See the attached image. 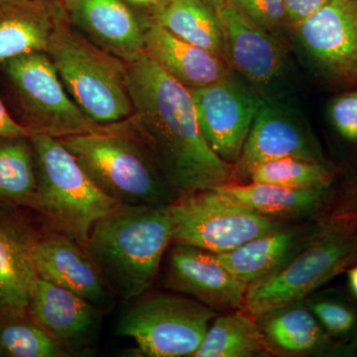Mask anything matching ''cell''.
<instances>
[{"mask_svg": "<svg viewBox=\"0 0 357 357\" xmlns=\"http://www.w3.org/2000/svg\"><path fill=\"white\" fill-rule=\"evenodd\" d=\"M60 140L96 185L119 204L168 206L177 199L131 119Z\"/></svg>", "mask_w": 357, "mask_h": 357, "instance_id": "obj_3", "label": "cell"}, {"mask_svg": "<svg viewBox=\"0 0 357 357\" xmlns=\"http://www.w3.org/2000/svg\"><path fill=\"white\" fill-rule=\"evenodd\" d=\"M69 13L73 25L123 62L144 54L148 16L138 17L123 0H74Z\"/></svg>", "mask_w": 357, "mask_h": 357, "instance_id": "obj_16", "label": "cell"}, {"mask_svg": "<svg viewBox=\"0 0 357 357\" xmlns=\"http://www.w3.org/2000/svg\"><path fill=\"white\" fill-rule=\"evenodd\" d=\"M305 303L331 337L351 335L356 328V312L340 301L319 297Z\"/></svg>", "mask_w": 357, "mask_h": 357, "instance_id": "obj_29", "label": "cell"}, {"mask_svg": "<svg viewBox=\"0 0 357 357\" xmlns=\"http://www.w3.org/2000/svg\"><path fill=\"white\" fill-rule=\"evenodd\" d=\"M351 199H352V203L357 204V184L354 185V189H352Z\"/></svg>", "mask_w": 357, "mask_h": 357, "instance_id": "obj_38", "label": "cell"}, {"mask_svg": "<svg viewBox=\"0 0 357 357\" xmlns=\"http://www.w3.org/2000/svg\"><path fill=\"white\" fill-rule=\"evenodd\" d=\"M30 131L23 124L14 121L0 98V138L30 136Z\"/></svg>", "mask_w": 357, "mask_h": 357, "instance_id": "obj_33", "label": "cell"}, {"mask_svg": "<svg viewBox=\"0 0 357 357\" xmlns=\"http://www.w3.org/2000/svg\"><path fill=\"white\" fill-rule=\"evenodd\" d=\"M69 10L54 0H0V65L35 52L47 53Z\"/></svg>", "mask_w": 357, "mask_h": 357, "instance_id": "obj_18", "label": "cell"}, {"mask_svg": "<svg viewBox=\"0 0 357 357\" xmlns=\"http://www.w3.org/2000/svg\"><path fill=\"white\" fill-rule=\"evenodd\" d=\"M326 0H284L291 30L318 10Z\"/></svg>", "mask_w": 357, "mask_h": 357, "instance_id": "obj_32", "label": "cell"}, {"mask_svg": "<svg viewBox=\"0 0 357 357\" xmlns=\"http://www.w3.org/2000/svg\"><path fill=\"white\" fill-rule=\"evenodd\" d=\"M337 354L347 356H357V333L351 338L349 344L345 345L344 349H338Z\"/></svg>", "mask_w": 357, "mask_h": 357, "instance_id": "obj_35", "label": "cell"}, {"mask_svg": "<svg viewBox=\"0 0 357 357\" xmlns=\"http://www.w3.org/2000/svg\"><path fill=\"white\" fill-rule=\"evenodd\" d=\"M237 10L266 31L280 36L291 29L284 0H227Z\"/></svg>", "mask_w": 357, "mask_h": 357, "instance_id": "obj_30", "label": "cell"}, {"mask_svg": "<svg viewBox=\"0 0 357 357\" xmlns=\"http://www.w3.org/2000/svg\"><path fill=\"white\" fill-rule=\"evenodd\" d=\"M126 1L134 6L150 9V13H152L155 8H157L160 4L163 3L165 0H126Z\"/></svg>", "mask_w": 357, "mask_h": 357, "instance_id": "obj_34", "label": "cell"}, {"mask_svg": "<svg viewBox=\"0 0 357 357\" xmlns=\"http://www.w3.org/2000/svg\"><path fill=\"white\" fill-rule=\"evenodd\" d=\"M126 64L131 121L176 197L234 183V165L206 142L189 89L145 53Z\"/></svg>", "mask_w": 357, "mask_h": 357, "instance_id": "obj_1", "label": "cell"}, {"mask_svg": "<svg viewBox=\"0 0 357 357\" xmlns=\"http://www.w3.org/2000/svg\"><path fill=\"white\" fill-rule=\"evenodd\" d=\"M0 356H3V354H2L1 351H0Z\"/></svg>", "mask_w": 357, "mask_h": 357, "instance_id": "obj_40", "label": "cell"}, {"mask_svg": "<svg viewBox=\"0 0 357 357\" xmlns=\"http://www.w3.org/2000/svg\"><path fill=\"white\" fill-rule=\"evenodd\" d=\"M0 202V317L27 316L30 288L37 277L32 248L37 234Z\"/></svg>", "mask_w": 357, "mask_h": 357, "instance_id": "obj_17", "label": "cell"}, {"mask_svg": "<svg viewBox=\"0 0 357 357\" xmlns=\"http://www.w3.org/2000/svg\"><path fill=\"white\" fill-rule=\"evenodd\" d=\"M314 229L284 225L229 252L215 255L239 280L250 286L283 266L306 243Z\"/></svg>", "mask_w": 357, "mask_h": 357, "instance_id": "obj_22", "label": "cell"}, {"mask_svg": "<svg viewBox=\"0 0 357 357\" xmlns=\"http://www.w3.org/2000/svg\"><path fill=\"white\" fill-rule=\"evenodd\" d=\"M204 1L210 3L211 6L215 7L217 10H220L227 3V0H204Z\"/></svg>", "mask_w": 357, "mask_h": 357, "instance_id": "obj_37", "label": "cell"}, {"mask_svg": "<svg viewBox=\"0 0 357 357\" xmlns=\"http://www.w3.org/2000/svg\"><path fill=\"white\" fill-rule=\"evenodd\" d=\"M147 16L178 38L201 47L227 64L222 20L208 2L165 0Z\"/></svg>", "mask_w": 357, "mask_h": 357, "instance_id": "obj_24", "label": "cell"}, {"mask_svg": "<svg viewBox=\"0 0 357 357\" xmlns=\"http://www.w3.org/2000/svg\"><path fill=\"white\" fill-rule=\"evenodd\" d=\"M292 31L318 69L357 79V0H326Z\"/></svg>", "mask_w": 357, "mask_h": 357, "instance_id": "obj_13", "label": "cell"}, {"mask_svg": "<svg viewBox=\"0 0 357 357\" xmlns=\"http://www.w3.org/2000/svg\"><path fill=\"white\" fill-rule=\"evenodd\" d=\"M172 234L169 204H119L96 223L84 250L105 284L129 301L153 285Z\"/></svg>", "mask_w": 357, "mask_h": 357, "instance_id": "obj_2", "label": "cell"}, {"mask_svg": "<svg viewBox=\"0 0 357 357\" xmlns=\"http://www.w3.org/2000/svg\"><path fill=\"white\" fill-rule=\"evenodd\" d=\"M96 309L77 294L38 275L30 288L28 314L66 349L77 347L93 333Z\"/></svg>", "mask_w": 357, "mask_h": 357, "instance_id": "obj_19", "label": "cell"}, {"mask_svg": "<svg viewBox=\"0 0 357 357\" xmlns=\"http://www.w3.org/2000/svg\"><path fill=\"white\" fill-rule=\"evenodd\" d=\"M74 102L102 126L130 119L128 64L103 50L72 22L59 30L47 52Z\"/></svg>", "mask_w": 357, "mask_h": 357, "instance_id": "obj_6", "label": "cell"}, {"mask_svg": "<svg viewBox=\"0 0 357 357\" xmlns=\"http://www.w3.org/2000/svg\"><path fill=\"white\" fill-rule=\"evenodd\" d=\"M218 11L230 70L263 100H282L290 72L283 42L249 20L229 1Z\"/></svg>", "mask_w": 357, "mask_h": 357, "instance_id": "obj_10", "label": "cell"}, {"mask_svg": "<svg viewBox=\"0 0 357 357\" xmlns=\"http://www.w3.org/2000/svg\"><path fill=\"white\" fill-rule=\"evenodd\" d=\"M54 1L60 2L63 6L67 7L68 10H69L70 6H72L73 1L74 0H54Z\"/></svg>", "mask_w": 357, "mask_h": 357, "instance_id": "obj_39", "label": "cell"}, {"mask_svg": "<svg viewBox=\"0 0 357 357\" xmlns=\"http://www.w3.org/2000/svg\"><path fill=\"white\" fill-rule=\"evenodd\" d=\"M32 257L41 278L77 294L96 307L109 306L102 275L86 251L70 237L51 229L37 234Z\"/></svg>", "mask_w": 357, "mask_h": 357, "instance_id": "obj_15", "label": "cell"}, {"mask_svg": "<svg viewBox=\"0 0 357 357\" xmlns=\"http://www.w3.org/2000/svg\"><path fill=\"white\" fill-rule=\"evenodd\" d=\"M37 178L30 136L0 138V202L34 208Z\"/></svg>", "mask_w": 357, "mask_h": 357, "instance_id": "obj_26", "label": "cell"}, {"mask_svg": "<svg viewBox=\"0 0 357 357\" xmlns=\"http://www.w3.org/2000/svg\"><path fill=\"white\" fill-rule=\"evenodd\" d=\"M349 283L352 293L357 297V266L351 268L349 271Z\"/></svg>", "mask_w": 357, "mask_h": 357, "instance_id": "obj_36", "label": "cell"}, {"mask_svg": "<svg viewBox=\"0 0 357 357\" xmlns=\"http://www.w3.org/2000/svg\"><path fill=\"white\" fill-rule=\"evenodd\" d=\"M169 208L172 243L213 253L229 252L286 225L258 215L217 189L178 197Z\"/></svg>", "mask_w": 357, "mask_h": 357, "instance_id": "obj_8", "label": "cell"}, {"mask_svg": "<svg viewBox=\"0 0 357 357\" xmlns=\"http://www.w3.org/2000/svg\"><path fill=\"white\" fill-rule=\"evenodd\" d=\"M356 260L357 213H342L314 227L283 266L248 286L243 310L256 319L305 301Z\"/></svg>", "mask_w": 357, "mask_h": 357, "instance_id": "obj_4", "label": "cell"}, {"mask_svg": "<svg viewBox=\"0 0 357 357\" xmlns=\"http://www.w3.org/2000/svg\"><path fill=\"white\" fill-rule=\"evenodd\" d=\"M217 311L183 294L136 301L119 319L116 335L132 338L141 356H194Z\"/></svg>", "mask_w": 357, "mask_h": 357, "instance_id": "obj_7", "label": "cell"}, {"mask_svg": "<svg viewBox=\"0 0 357 357\" xmlns=\"http://www.w3.org/2000/svg\"><path fill=\"white\" fill-rule=\"evenodd\" d=\"M284 158L324 163L316 138L302 114L281 100H264L234 164V183H245L256 167Z\"/></svg>", "mask_w": 357, "mask_h": 357, "instance_id": "obj_12", "label": "cell"}, {"mask_svg": "<svg viewBox=\"0 0 357 357\" xmlns=\"http://www.w3.org/2000/svg\"><path fill=\"white\" fill-rule=\"evenodd\" d=\"M163 282L173 292L217 312L243 309L248 288L215 253L183 244H174L169 251Z\"/></svg>", "mask_w": 357, "mask_h": 357, "instance_id": "obj_14", "label": "cell"}, {"mask_svg": "<svg viewBox=\"0 0 357 357\" xmlns=\"http://www.w3.org/2000/svg\"><path fill=\"white\" fill-rule=\"evenodd\" d=\"M1 65L13 84L30 134L60 139L105 128L91 121L70 98L48 54H26Z\"/></svg>", "mask_w": 357, "mask_h": 357, "instance_id": "obj_9", "label": "cell"}, {"mask_svg": "<svg viewBox=\"0 0 357 357\" xmlns=\"http://www.w3.org/2000/svg\"><path fill=\"white\" fill-rule=\"evenodd\" d=\"M144 53L187 88L215 83L232 73L222 59L178 38L150 17L145 28Z\"/></svg>", "mask_w": 357, "mask_h": 357, "instance_id": "obj_20", "label": "cell"}, {"mask_svg": "<svg viewBox=\"0 0 357 357\" xmlns=\"http://www.w3.org/2000/svg\"><path fill=\"white\" fill-rule=\"evenodd\" d=\"M0 351L3 356L62 357L67 349L29 316L0 317Z\"/></svg>", "mask_w": 357, "mask_h": 357, "instance_id": "obj_27", "label": "cell"}, {"mask_svg": "<svg viewBox=\"0 0 357 357\" xmlns=\"http://www.w3.org/2000/svg\"><path fill=\"white\" fill-rule=\"evenodd\" d=\"M218 192L258 215L285 222L309 217L326 202L328 188L292 189L264 183H229Z\"/></svg>", "mask_w": 357, "mask_h": 357, "instance_id": "obj_23", "label": "cell"}, {"mask_svg": "<svg viewBox=\"0 0 357 357\" xmlns=\"http://www.w3.org/2000/svg\"><path fill=\"white\" fill-rule=\"evenodd\" d=\"M269 354L305 356L332 351V340L305 301L264 312L256 318Z\"/></svg>", "mask_w": 357, "mask_h": 357, "instance_id": "obj_21", "label": "cell"}, {"mask_svg": "<svg viewBox=\"0 0 357 357\" xmlns=\"http://www.w3.org/2000/svg\"><path fill=\"white\" fill-rule=\"evenodd\" d=\"M328 114L333 128L342 137L357 142V91L335 98Z\"/></svg>", "mask_w": 357, "mask_h": 357, "instance_id": "obj_31", "label": "cell"}, {"mask_svg": "<svg viewBox=\"0 0 357 357\" xmlns=\"http://www.w3.org/2000/svg\"><path fill=\"white\" fill-rule=\"evenodd\" d=\"M248 181L292 189L328 188L332 182V174L323 162L284 158L256 167Z\"/></svg>", "mask_w": 357, "mask_h": 357, "instance_id": "obj_28", "label": "cell"}, {"mask_svg": "<svg viewBox=\"0 0 357 357\" xmlns=\"http://www.w3.org/2000/svg\"><path fill=\"white\" fill-rule=\"evenodd\" d=\"M263 354L269 351L257 321L241 309L211 321L194 357H251Z\"/></svg>", "mask_w": 357, "mask_h": 357, "instance_id": "obj_25", "label": "cell"}, {"mask_svg": "<svg viewBox=\"0 0 357 357\" xmlns=\"http://www.w3.org/2000/svg\"><path fill=\"white\" fill-rule=\"evenodd\" d=\"M188 89L206 142L234 165L264 100L234 72L215 83Z\"/></svg>", "mask_w": 357, "mask_h": 357, "instance_id": "obj_11", "label": "cell"}, {"mask_svg": "<svg viewBox=\"0 0 357 357\" xmlns=\"http://www.w3.org/2000/svg\"><path fill=\"white\" fill-rule=\"evenodd\" d=\"M37 196L33 210L51 229L84 249L91 229L119 204L105 194L58 138L31 134Z\"/></svg>", "mask_w": 357, "mask_h": 357, "instance_id": "obj_5", "label": "cell"}]
</instances>
